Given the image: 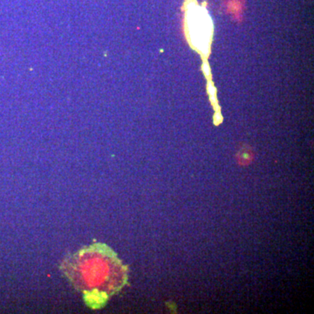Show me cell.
<instances>
[{
  "mask_svg": "<svg viewBox=\"0 0 314 314\" xmlns=\"http://www.w3.org/2000/svg\"><path fill=\"white\" fill-rule=\"evenodd\" d=\"M189 25L194 45L199 44L198 48L207 52L210 34V24L207 12L196 4L189 9Z\"/></svg>",
  "mask_w": 314,
  "mask_h": 314,
  "instance_id": "2",
  "label": "cell"
},
{
  "mask_svg": "<svg viewBox=\"0 0 314 314\" xmlns=\"http://www.w3.org/2000/svg\"><path fill=\"white\" fill-rule=\"evenodd\" d=\"M60 270L72 286L82 293L86 305L93 310L127 284L128 268L107 244L94 243L66 257Z\"/></svg>",
  "mask_w": 314,
  "mask_h": 314,
  "instance_id": "1",
  "label": "cell"
}]
</instances>
